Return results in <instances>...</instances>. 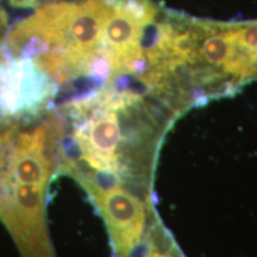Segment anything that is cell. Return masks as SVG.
<instances>
[{
	"label": "cell",
	"instance_id": "cell-1",
	"mask_svg": "<svg viewBox=\"0 0 257 257\" xmlns=\"http://www.w3.org/2000/svg\"><path fill=\"white\" fill-rule=\"evenodd\" d=\"M46 187L18 184L0 172V219L23 257H51L44 224Z\"/></svg>",
	"mask_w": 257,
	"mask_h": 257
},
{
	"label": "cell",
	"instance_id": "cell-2",
	"mask_svg": "<svg viewBox=\"0 0 257 257\" xmlns=\"http://www.w3.org/2000/svg\"><path fill=\"white\" fill-rule=\"evenodd\" d=\"M104 214L117 257H128L136 249L144 230V210L137 198L124 189L88 187Z\"/></svg>",
	"mask_w": 257,
	"mask_h": 257
},
{
	"label": "cell",
	"instance_id": "cell-3",
	"mask_svg": "<svg viewBox=\"0 0 257 257\" xmlns=\"http://www.w3.org/2000/svg\"><path fill=\"white\" fill-rule=\"evenodd\" d=\"M75 138L89 166L100 172H117L114 152L120 141V128L113 111L107 110L93 117L87 125L79 128Z\"/></svg>",
	"mask_w": 257,
	"mask_h": 257
},
{
	"label": "cell",
	"instance_id": "cell-4",
	"mask_svg": "<svg viewBox=\"0 0 257 257\" xmlns=\"http://www.w3.org/2000/svg\"><path fill=\"white\" fill-rule=\"evenodd\" d=\"M147 257H172V256L168 255V253H162L160 251H156V250H149Z\"/></svg>",
	"mask_w": 257,
	"mask_h": 257
}]
</instances>
